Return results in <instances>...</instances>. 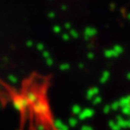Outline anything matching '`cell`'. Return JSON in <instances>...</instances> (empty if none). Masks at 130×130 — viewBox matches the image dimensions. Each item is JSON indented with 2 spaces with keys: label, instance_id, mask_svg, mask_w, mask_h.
<instances>
[{
  "label": "cell",
  "instance_id": "obj_1",
  "mask_svg": "<svg viewBox=\"0 0 130 130\" xmlns=\"http://www.w3.org/2000/svg\"><path fill=\"white\" fill-rule=\"evenodd\" d=\"M2 95L14 107L23 130H59L47 95V80L41 75H31L19 89L0 81Z\"/></svg>",
  "mask_w": 130,
  "mask_h": 130
}]
</instances>
